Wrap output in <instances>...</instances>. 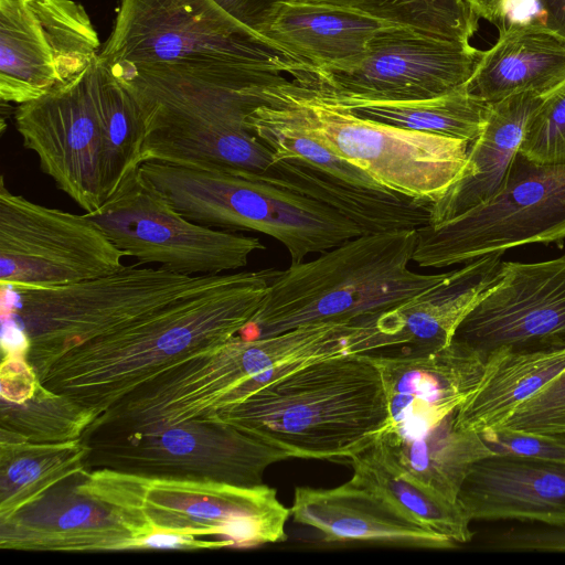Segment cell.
<instances>
[{
  "mask_svg": "<svg viewBox=\"0 0 565 565\" xmlns=\"http://www.w3.org/2000/svg\"><path fill=\"white\" fill-rule=\"evenodd\" d=\"M76 491L107 508L136 542L166 532L226 547H255L287 539L291 515L266 484L239 486L216 480L150 477L100 470L87 475ZM215 541V540H206Z\"/></svg>",
  "mask_w": 565,
  "mask_h": 565,
  "instance_id": "cell-5",
  "label": "cell"
},
{
  "mask_svg": "<svg viewBox=\"0 0 565 565\" xmlns=\"http://www.w3.org/2000/svg\"><path fill=\"white\" fill-rule=\"evenodd\" d=\"M369 354L382 376L387 423H441L457 413L483 371L479 358L455 343L431 352Z\"/></svg>",
  "mask_w": 565,
  "mask_h": 565,
  "instance_id": "cell-18",
  "label": "cell"
},
{
  "mask_svg": "<svg viewBox=\"0 0 565 565\" xmlns=\"http://www.w3.org/2000/svg\"><path fill=\"white\" fill-rule=\"evenodd\" d=\"M106 65L139 106L141 163L241 175H262L271 166L273 151L246 124L248 115L265 105V86L243 87L167 66Z\"/></svg>",
  "mask_w": 565,
  "mask_h": 565,
  "instance_id": "cell-2",
  "label": "cell"
},
{
  "mask_svg": "<svg viewBox=\"0 0 565 565\" xmlns=\"http://www.w3.org/2000/svg\"><path fill=\"white\" fill-rule=\"evenodd\" d=\"M376 438L406 473L452 502L472 465L497 454L479 434L457 428L456 416L425 433L382 429Z\"/></svg>",
  "mask_w": 565,
  "mask_h": 565,
  "instance_id": "cell-25",
  "label": "cell"
},
{
  "mask_svg": "<svg viewBox=\"0 0 565 565\" xmlns=\"http://www.w3.org/2000/svg\"><path fill=\"white\" fill-rule=\"evenodd\" d=\"M260 94L265 105L395 193L431 204L466 167V140L362 118L294 79L265 86Z\"/></svg>",
  "mask_w": 565,
  "mask_h": 565,
  "instance_id": "cell-6",
  "label": "cell"
},
{
  "mask_svg": "<svg viewBox=\"0 0 565 565\" xmlns=\"http://www.w3.org/2000/svg\"><path fill=\"white\" fill-rule=\"evenodd\" d=\"M246 124L255 136L273 151V158H291L351 184L366 189L387 190L366 172L335 154L320 140L270 105H260L255 108L248 115Z\"/></svg>",
  "mask_w": 565,
  "mask_h": 565,
  "instance_id": "cell-30",
  "label": "cell"
},
{
  "mask_svg": "<svg viewBox=\"0 0 565 565\" xmlns=\"http://www.w3.org/2000/svg\"><path fill=\"white\" fill-rule=\"evenodd\" d=\"M85 449L76 441L32 444L1 439V521L39 501L64 478L81 471Z\"/></svg>",
  "mask_w": 565,
  "mask_h": 565,
  "instance_id": "cell-28",
  "label": "cell"
},
{
  "mask_svg": "<svg viewBox=\"0 0 565 565\" xmlns=\"http://www.w3.org/2000/svg\"><path fill=\"white\" fill-rule=\"evenodd\" d=\"M564 370L565 349L489 355L478 385L457 411V428L481 435L495 427Z\"/></svg>",
  "mask_w": 565,
  "mask_h": 565,
  "instance_id": "cell-24",
  "label": "cell"
},
{
  "mask_svg": "<svg viewBox=\"0 0 565 565\" xmlns=\"http://www.w3.org/2000/svg\"><path fill=\"white\" fill-rule=\"evenodd\" d=\"M316 93L362 118L462 139L469 143L481 134L489 111V103L471 94L466 84L437 97L412 100H377Z\"/></svg>",
  "mask_w": 565,
  "mask_h": 565,
  "instance_id": "cell-27",
  "label": "cell"
},
{
  "mask_svg": "<svg viewBox=\"0 0 565 565\" xmlns=\"http://www.w3.org/2000/svg\"><path fill=\"white\" fill-rule=\"evenodd\" d=\"M519 151L535 162L565 164V82L543 96Z\"/></svg>",
  "mask_w": 565,
  "mask_h": 565,
  "instance_id": "cell-32",
  "label": "cell"
},
{
  "mask_svg": "<svg viewBox=\"0 0 565 565\" xmlns=\"http://www.w3.org/2000/svg\"><path fill=\"white\" fill-rule=\"evenodd\" d=\"M497 42L482 55L466 83L487 103L513 94L547 95L565 82V34L540 17L507 21Z\"/></svg>",
  "mask_w": 565,
  "mask_h": 565,
  "instance_id": "cell-20",
  "label": "cell"
},
{
  "mask_svg": "<svg viewBox=\"0 0 565 565\" xmlns=\"http://www.w3.org/2000/svg\"><path fill=\"white\" fill-rule=\"evenodd\" d=\"M212 277L180 275L136 263L65 286L1 287V321L26 337L31 358H62L127 328Z\"/></svg>",
  "mask_w": 565,
  "mask_h": 565,
  "instance_id": "cell-7",
  "label": "cell"
},
{
  "mask_svg": "<svg viewBox=\"0 0 565 565\" xmlns=\"http://www.w3.org/2000/svg\"><path fill=\"white\" fill-rule=\"evenodd\" d=\"M541 7V20L565 34V0H536Z\"/></svg>",
  "mask_w": 565,
  "mask_h": 565,
  "instance_id": "cell-35",
  "label": "cell"
},
{
  "mask_svg": "<svg viewBox=\"0 0 565 565\" xmlns=\"http://www.w3.org/2000/svg\"><path fill=\"white\" fill-rule=\"evenodd\" d=\"M417 230L361 234L290 263L248 324L245 338L277 334L299 326L377 316L436 287L448 276L409 268Z\"/></svg>",
  "mask_w": 565,
  "mask_h": 565,
  "instance_id": "cell-3",
  "label": "cell"
},
{
  "mask_svg": "<svg viewBox=\"0 0 565 565\" xmlns=\"http://www.w3.org/2000/svg\"><path fill=\"white\" fill-rule=\"evenodd\" d=\"M542 438H545L548 441L565 448V434L553 435V436H543Z\"/></svg>",
  "mask_w": 565,
  "mask_h": 565,
  "instance_id": "cell-36",
  "label": "cell"
},
{
  "mask_svg": "<svg viewBox=\"0 0 565 565\" xmlns=\"http://www.w3.org/2000/svg\"><path fill=\"white\" fill-rule=\"evenodd\" d=\"M126 257L186 276L237 270L265 249L256 236L198 224L174 209L137 170L86 213Z\"/></svg>",
  "mask_w": 565,
  "mask_h": 565,
  "instance_id": "cell-11",
  "label": "cell"
},
{
  "mask_svg": "<svg viewBox=\"0 0 565 565\" xmlns=\"http://www.w3.org/2000/svg\"><path fill=\"white\" fill-rule=\"evenodd\" d=\"M385 25L345 12L277 0L250 28L268 47L309 71H343L360 64L371 39Z\"/></svg>",
  "mask_w": 565,
  "mask_h": 565,
  "instance_id": "cell-19",
  "label": "cell"
},
{
  "mask_svg": "<svg viewBox=\"0 0 565 565\" xmlns=\"http://www.w3.org/2000/svg\"><path fill=\"white\" fill-rule=\"evenodd\" d=\"M502 255L492 253L462 264L436 287L382 312V328L398 342L396 354L449 345L460 321L497 279Z\"/></svg>",
  "mask_w": 565,
  "mask_h": 565,
  "instance_id": "cell-21",
  "label": "cell"
},
{
  "mask_svg": "<svg viewBox=\"0 0 565 565\" xmlns=\"http://www.w3.org/2000/svg\"><path fill=\"white\" fill-rule=\"evenodd\" d=\"M277 1V0H276ZM345 12L418 33L470 42L479 19L460 0H280Z\"/></svg>",
  "mask_w": 565,
  "mask_h": 565,
  "instance_id": "cell-29",
  "label": "cell"
},
{
  "mask_svg": "<svg viewBox=\"0 0 565 565\" xmlns=\"http://www.w3.org/2000/svg\"><path fill=\"white\" fill-rule=\"evenodd\" d=\"M39 385L23 356H6L1 366V397L10 404H21L36 393Z\"/></svg>",
  "mask_w": 565,
  "mask_h": 565,
  "instance_id": "cell-33",
  "label": "cell"
},
{
  "mask_svg": "<svg viewBox=\"0 0 565 565\" xmlns=\"http://www.w3.org/2000/svg\"><path fill=\"white\" fill-rule=\"evenodd\" d=\"M457 502L470 521L565 527V462L514 454L484 457L468 471Z\"/></svg>",
  "mask_w": 565,
  "mask_h": 565,
  "instance_id": "cell-16",
  "label": "cell"
},
{
  "mask_svg": "<svg viewBox=\"0 0 565 565\" xmlns=\"http://www.w3.org/2000/svg\"><path fill=\"white\" fill-rule=\"evenodd\" d=\"M388 405L369 353L310 362L220 411L231 425L290 457L347 459L385 427Z\"/></svg>",
  "mask_w": 565,
  "mask_h": 565,
  "instance_id": "cell-1",
  "label": "cell"
},
{
  "mask_svg": "<svg viewBox=\"0 0 565 565\" xmlns=\"http://www.w3.org/2000/svg\"><path fill=\"white\" fill-rule=\"evenodd\" d=\"M512 0H460L479 20L484 19L498 28L507 23Z\"/></svg>",
  "mask_w": 565,
  "mask_h": 565,
  "instance_id": "cell-34",
  "label": "cell"
},
{
  "mask_svg": "<svg viewBox=\"0 0 565 565\" xmlns=\"http://www.w3.org/2000/svg\"><path fill=\"white\" fill-rule=\"evenodd\" d=\"M345 460L353 468L352 479L379 490L413 519L456 544L471 541V521L458 502L450 501L406 473L376 436Z\"/></svg>",
  "mask_w": 565,
  "mask_h": 565,
  "instance_id": "cell-26",
  "label": "cell"
},
{
  "mask_svg": "<svg viewBox=\"0 0 565 565\" xmlns=\"http://www.w3.org/2000/svg\"><path fill=\"white\" fill-rule=\"evenodd\" d=\"M106 64L167 66L243 87L275 85L308 67L276 53L215 0H120L98 54Z\"/></svg>",
  "mask_w": 565,
  "mask_h": 565,
  "instance_id": "cell-4",
  "label": "cell"
},
{
  "mask_svg": "<svg viewBox=\"0 0 565 565\" xmlns=\"http://www.w3.org/2000/svg\"><path fill=\"white\" fill-rule=\"evenodd\" d=\"M75 0H0V97L23 104L84 72L102 50Z\"/></svg>",
  "mask_w": 565,
  "mask_h": 565,
  "instance_id": "cell-13",
  "label": "cell"
},
{
  "mask_svg": "<svg viewBox=\"0 0 565 565\" xmlns=\"http://www.w3.org/2000/svg\"><path fill=\"white\" fill-rule=\"evenodd\" d=\"M255 178L334 210L364 234L417 230L430 222V203L361 188L291 158H273L267 171Z\"/></svg>",
  "mask_w": 565,
  "mask_h": 565,
  "instance_id": "cell-23",
  "label": "cell"
},
{
  "mask_svg": "<svg viewBox=\"0 0 565 565\" xmlns=\"http://www.w3.org/2000/svg\"><path fill=\"white\" fill-rule=\"evenodd\" d=\"M291 516L317 529L326 542L451 548L447 536L413 519L379 490L354 479L331 489L297 487Z\"/></svg>",
  "mask_w": 565,
  "mask_h": 565,
  "instance_id": "cell-17",
  "label": "cell"
},
{
  "mask_svg": "<svg viewBox=\"0 0 565 565\" xmlns=\"http://www.w3.org/2000/svg\"><path fill=\"white\" fill-rule=\"evenodd\" d=\"M489 430L531 437L565 434V370Z\"/></svg>",
  "mask_w": 565,
  "mask_h": 565,
  "instance_id": "cell-31",
  "label": "cell"
},
{
  "mask_svg": "<svg viewBox=\"0 0 565 565\" xmlns=\"http://www.w3.org/2000/svg\"><path fill=\"white\" fill-rule=\"evenodd\" d=\"M14 125L43 173L85 213L121 185L98 88V57L79 75L18 105Z\"/></svg>",
  "mask_w": 565,
  "mask_h": 565,
  "instance_id": "cell-10",
  "label": "cell"
},
{
  "mask_svg": "<svg viewBox=\"0 0 565 565\" xmlns=\"http://www.w3.org/2000/svg\"><path fill=\"white\" fill-rule=\"evenodd\" d=\"M565 238V164L516 153L499 190L452 218L417 228L419 267L462 265L483 255Z\"/></svg>",
  "mask_w": 565,
  "mask_h": 565,
  "instance_id": "cell-9",
  "label": "cell"
},
{
  "mask_svg": "<svg viewBox=\"0 0 565 565\" xmlns=\"http://www.w3.org/2000/svg\"><path fill=\"white\" fill-rule=\"evenodd\" d=\"M125 254L86 214L47 207L0 181V287L51 288L114 274Z\"/></svg>",
  "mask_w": 565,
  "mask_h": 565,
  "instance_id": "cell-12",
  "label": "cell"
},
{
  "mask_svg": "<svg viewBox=\"0 0 565 565\" xmlns=\"http://www.w3.org/2000/svg\"><path fill=\"white\" fill-rule=\"evenodd\" d=\"M451 342L482 362L495 352L565 349V254L533 263L502 262Z\"/></svg>",
  "mask_w": 565,
  "mask_h": 565,
  "instance_id": "cell-15",
  "label": "cell"
},
{
  "mask_svg": "<svg viewBox=\"0 0 565 565\" xmlns=\"http://www.w3.org/2000/svg\"><path fill=\"white\" fill-rule=\"evenodd\" d=\"M138 170L186 218L268 235L287 249L290 263L364 234L334 210L255 177L154 161Z\"/></svg>",
  "mask_w": 565,
  "mask_h": 565,
  "instance_id": "cell-8",
  "label": "cell"
},
{
  "mask_svg": "<svg viewBox=\"0 0 565 565\" xmlns=\"http://www.w3.org/2000/svg\"><path fill=\"white\" fill-rule=\"evenodd\" d=\"M543 96L533 92L489 103L486 124L469 143L461 177L431 203L429 224L452 218L489 200L501 186L520 150L526 125Z\"/></svg>",
  "mask_w": 565,
  "mask_h": 565,
  "instance_id": "cell-22",
  "label": "cell"
},
{
  "mask_svg": "<svg viewBox=\"0 0 565 565\" xmlns=\"http://www.w3.org/2000/svg\"><path fill=\"white\" fill-rule=\"evenodd\" d=\"M482 51L470 42L385 25L371 39L363 60L343 71H301L298 84L318 93L377 100L431 98L465 85Z\"/></svg>",
  "mask_w": 565,
  "mask_h": 565,
  "instance_id": "cell-14",
  "label": "cell"
}]
</instances>
